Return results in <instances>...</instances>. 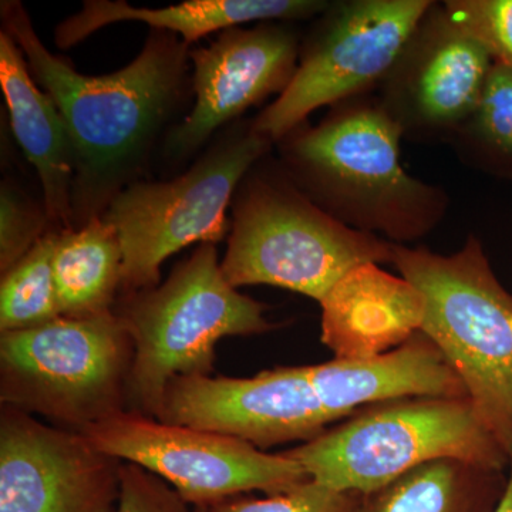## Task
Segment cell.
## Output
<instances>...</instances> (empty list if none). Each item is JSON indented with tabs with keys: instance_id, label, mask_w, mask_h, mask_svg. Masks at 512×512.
Segmentation results:
<instances>
[{
	"instance_id": "3",
	"label": "cell",
	"mask_w": 512,
	"mask_h": 512,
	"mask_svg": "<svg viewBox=\"0 0 512 512\" xmlns=\"http://www.w3.org/2000/svg\"><path fill=\"white\" fill-rule=\"evenodd\" d=\"M265 309L225 279L214 244L198 245L164 284L121 295L114 313L134 352L128 412L157 419L171 380L214 372L221 339L278 328L265 318Z\"/></svg>"
},
{
	"instance_id": "23",
	"label": "cell",
	"mask_w": 512,
	"mask_h": 512,
	"mask_svg": "<svg viewBox=\"0 0 512 512\" xmlns=\"http://www.w3.org/2000/svg\"><path fill=\"white\" fill-rule=\"evenodd\" d=\"M50 221L45 205L10 183L0 190V272L6 274L29 254L47 232Z\"/></svg>"
},
{
	"instance_id": "1",
	"label": "cell",
	"mask_w": 512,
	"mask_h": 512,
	"mask_svg": "<svg viewBox=\"0 0 512 512\" xmlns=\"http://www.w3.org/2000/svg\"><path fill=\"white\" fill-rule=\"evenodd\" d=\"M0 10L3 30L22 49L72 137L73 227L82 228L138 181L183 94L190 50L174 33L153 29L140 55L119 72L87 76L43 45L22 3L2 2Z\"/></svg>"
},
{
	"instance_id": "12",
	"label": "cell",
	"mask_w": 512,
	"mask_h": 512,
	"mask_svg": "<svg viewBox=\"0 0 512 512\" xmlns=\"http://www.w3.org/2000/svg\"><path fill=\"white\" fill-rule=\"evenodd\" d=\"M157 420L222 434L264 448L325 433L330 423L308 367H276L252 377H175Z\"/></svg>"
},
{
	"instance_id": "18",
	"label": "cell",
	"mask_w": 512,
	"mask_h": 512,
	"mask_svg": "<svg viewBox=\"0 0 512 512\" xmlns=\"http://www.w3.org/2000/svg\"><path fill=\"white\" fill-rule=\"evenodd\" d=\"M329 5L325 0H190L150 9L130 6L124 0H86L79 13L57 26L55 42L59 49H69L113 23L143 22L151 29L181 35L190 46L211 33L248 22L318 18Z\"/></svg>"
},
{
	"instance_id": "10",
	"label": "cell",
	"mask_w": 512,
	"mask_h": 512,
	"mask_svg": "<svg viewBox=\"0 0 512 512\" xmlns=\"http://www.w3.org/2000/svg\"><path fill=\"white\" fill-rule=\"evenodd\" d=\"M82 434L107 456L156 474L194 507H210L251 491L285 493L312 480L284 453L269 454L242 440L128 410Z\"/></svg>"
},
{
	"instance_id": "6",
	"label": "cell",
	"mask_w": 512,
	"mask_h": 512,
	"mask_svg": "<svg viewBox=\"0 0 512 512\" xmlns=\"http://www.w3.org/2000/svg\"><path fill=\"white\" fill-rule=\"evenodd\" d=\"M284 454L316 483L363 495L441 458L500 471L510 468V457L468 397L373 404Z\"/></svg>"
},
{
	"instance_id": "21",
	"label": "cell",
	"mask_w": 512,
	"mask_h": 512,
	"mask_svg": "<svg viewBox=\"0 0 512 512\" xmlns=\"http://www.w3.org/2000/svg\"><path fill=\"white\" fill-rule=\"evenodd\" d=\"M464 163L512 177V69L494 62L470 119L451 138Z\"/></svg>"
},
{
	"instance_id": "16",
	"label": "cell",
	"mask_w": 512,
	"mask_h": 512,
	"mask_svg": "<svg viewBox=\"0 0 512 512\" xmlns=\"http://www.w3.org/2000/svg\"><path fill=\"white\" fill-rule=\"evenodd\" d=\"M306 367L330 423L352 416L360 406L413 397H468L463 380L436 343L421 330L383 355L359 360L333 359Z\"/></svg>"
},
{
	"instance_id": "9",
	"label": "cell",
	"mask_w": 512,
	"mask_h": 512,
	"mask_svg": "<svg viewBox=\"0 0 512 512\" xmlns=\"http://www.w3.org/2000/svg\"><path fill=\"white\" fill-rule=\"evenodd\" d=\"M433 0H339L318 16L281 96L252 120L276 144L313 111L372 94Z\"/></svg>"
},
{
	"instance_id": "15",
	"label": "cell",
	"mask_w": 512,
	"mask_h": 512,
	"mask_svg": "<svg viewBox=\"0 0 512 512\" xmlns=\"http://www.w3.org/2000/svg\"><path fill=\"white\" fill-rule=\"evenodd\" d=\"M323 345L335 359L359 360L399 348L423 328L426 301L380 264L356 266L320 302Z\"/></svg>"
},
{
	"instance_id": "13",
	"label": "cell",
	"mask_w": 512,
	"mask_h": 512,
	"mask_svg": "<svg viewBox=\"0 0 512 512\" xmlns=\"http://www.w3.org/2000/svg\"><path fill=\"white\" fill-rule=\"evenodd\" d=\"M121 461L82 433L0 412V512H113Z\"/></svg>"
},
{
	"instance_id": "8",
	"label": "cell",
	"mask_w": 512,
	"mask_h": 512,
	"mask_svg": "<svg viewBox=\"0 0 512 512\" xmlns=\"http://www.w3.org/2000/svg\"><path fill=\"white\" fill-rule=\"evenodd\" d=\"M272 146L252 121H241L180 177L165 183L136 181L124 188L101 215L120 238V296L160 285L161 265L181 249L215 245L227 237V210L235 192Z\"/></svg>"
},
{
	"instance_id": "26",
	"label": "cell",
	"mask_w": 512,
	"mask_h": 512,
	"mask_svg": "<svg viewBox=\"0 0 512 512\" xmlns=\"http://www.w3.org/2000/svg\"><path fill=\"white\" fill-rule=\"evenodd\" d=\"M171 485L137 464L121 463L120 493L113 512H194Z\"/></svg>"
},
{
	"instance_id": "24",
	"label": "cell",
	"mask_w": 512,
	"mask_h": 512,
	"mask_svg": "<svg viewBox=\"0 0 512 512\" xmlns=\"http://www.w3.org/2000/svg\"><path fill=\"white\" fill-rule=\"evenodd\" d=\"M363 497L353 491H339L335 488L306 481L285 493L266 495L265 498H251L238 495L208 507L210 512H360Z\"/></svg>"
},
{
	"instance_id": "17",
	"label": "cell",
	"mask_w": 512,
	"mask_h": 512,
	"mask_svg": "<svg viewBox=\"0 0 512 512\" xmlns=\"http://www.w3.org/2000/svg\"><path fill=\"white\" fill-rule=\"evenodd\" d=\"M0 87L13 134L39 175L50 225L72 231V137L55 101L37 87L22 49L5 30L0 32Z\"/></svg>"
},
{
	"instance_id": "27",
	"label": "cell",
	"mask_w": 512,
	"mask_h": 512,
	"mask_svg": "<svg viewBox=\"0 0 512 512\" xmlns=\"http://www.w3.org/2000/svg\"><path fill=\"white\" fill-rule=\"evenodd\" d=\"M494 512H512V463L508 468V480L503 497H501L500 503L495 507Z\"/></svg>"
},
{
	"instance_id": "4",
	"label": "cell",
	"mask_w": 512,
	"mask_h": 512,
	"mask_svg": "<svg viewBox=\"0 0 512 512\" xmlns=\"http://www.w3.org/2000/svg\"><path fill=\"white\" fill-rule=\"evenodd\" d=\"M265 158L242 180L232 201L221 261L229 284L276 286L320 303L356 266L392 264V242L333 220L292 183L281 164L266 165Z\"/></svg>"
},
{
	"instance_id": "11",
	"label": "cell",
	"mask_w": 512,
	"mask_h": 512,
	"mask_svg": "<svg viewBox=\"0 0 512 512\" xmlns=\"http://www.w3.org/2000/svg\"><path fill=\"white\" fill-rule=\"evenodd\" d=\"M493 64L443 2H433L376 96L403 138L450 143L476 110Z\"/></svg>"
},
{
	"instance_id": "28",
	"label": "cell",
	"mask_w": 512,
	"mask_h": 512,
	"mask_svg": "<svg viewBox=\"0 0 512 512\" xmlns=\"http://www.w3.org/2000/svg\"><path fill=\"white\" fill-rule=\"evenodd\" d=\"M194 512H210V510H208V505H197L194 507Z\"/></svg>"
},
{
	"instance_id": "2",
	"label": "cell",
	"mask_w": 512,
	"mask_h": 512,
	"mask_svg": "<svg viewBox=\"0 0 512 512\" xmlns=\"http://www.w3.org/2000/svg\"><path fill=\"white\" fill-rule=\"evenodd\" d=\"M402 140L376 94H365L276 144L286 175L320 210L355 231L406 245L439 227L450 197L404 170Z\"/></svg>"
},
{
	"instance_id": "5",
	"label": "cell",
	"mask_w": 512,
	"mask_h": 512,
	"mask_svg": "<svg viewBox=\"0 0 512 512\" xmlns=\"http://www.w3.org/2000/svg\"><path fill=\"white\" fill-rule=\"evenodd\" d=\"M392 265L426 301L421 332L463 380L471 402L512 463V295L498 281L480 239L460 251L393 244Z\"/></svg>"
},
{
	"instance_id": "19",
	"label": "cell",
	"mask_w": 512,
	"mask_h": 512,
	"mask_svg": "<svg viewBox=\"0 0 512 512\" xmlns=\"http://www.w3.org/2000/svg\"><path fill=\"white\" fill-rule=\"evenodd\" d=\"M123 251L117 229L103 217L57 235L53 272L60 316L93 318L119 301Z\"/></svg>"
},
{
	"instance_id": "20",
	"label": "cell",
	"mask_w": 512,
	"mask_h": 512,
	"mask_svg": "<svg viewBox=\"0 0 512 512\" xmlns=\"http://www.w3.org/2000/svg\"><path fill=\"white\" fill-rule=\"evenodd\" d=\"M508 477L457 458H441L363 497L360 512H494Z\"/></svg>"
},
{
	"instance_id": "22",
	"label": "cell",
	"mask_w": 512,
	"mask_h": 512,
	"mask_svg": "<svg viewBox=\"0 0 512 512\" xmlns=\"http://www.w3.org/2000/svg\"><path fill=\"white\" fill-rule=\"evenodd\" d=\"M59 231L52 229L25 258L2 275L0 332H19L60 318L53 272Z\"/></svg>"
},
{
	"instance_id": "14",
	"label": "cell",
	"mask_w": 512,
	"mask_h": 512,
	"mask_svg": "<svg viewBox=\"0 0 512 512\" xmlns=\"http://www.w3.org/2000/svg\"><path fill=\"white\" fill-rule=\"evenodd\" d=\"M301 45L289 23L264 22L222 30L210 46L190 50L195 103L168 134L165 153L174 160L190 157L218 128L271 94L281 96L298 69Z\"/></svg>"
},
{
	"instance_id": "7",
	"label": "cell",
	"mask_w": 512,
	"mask_h": 512,
	"mask_svg": "<svg viewBox=\"0 0 512 512\" xmlns=\"http://www.w3.org/2000/svg\"><path fill=\"white\" fill-rule=\"evenodd\" d=\"M133 342L116 313L0 336V403L82 433L126 412Z\"/></svg>"
},
{
	"instance_id": "25",
	"label": "cell",
	"mask_w": 512,
	"mask_h": 512,
	"mask_svg": "<svg viewBox=\"0 0 512 512\" xmlns=\"http://www.w3.org/2000/svg\"><path fill=\"white\" fill-rule=\"evenodd\" d=\"M448 16L512 69V0H446Z\"/></svg>"
}]
</instances>
